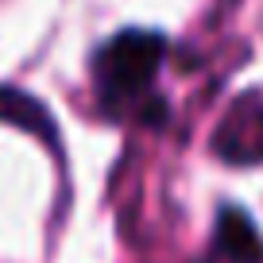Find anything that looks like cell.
<instances>
[{"label":"cell","instance_id":"6da1fadb","mask_svg":"<svg viewBox=\"0 0 263 263\" xmlns=\"http://www.w3.org/2000/svg\"><path fill=\"white\" fill-rule=\"evenodd\" d=\"M163 35L155 31H120L93 54V82L105 105H124L140 97L159 74Z\"/></svg>","mask_w":263,"mask_h":263},{"label":"cell","instance_id":"277c9868","mask_svg":"<svg viewBox=\"0 0 263 263\" xmlns=\"http://www.w3.org/2000/svg\"><path fill=\"white\" fill-rule=\"evenodd\" d=\"M217 236H221V248L232 255V259L259 263L263 244H259V236H255L252 221H248L240 209H224V213H221V229H217Z\"/></svg>","mask_w":263,"mask_h":263},{"label":"cell","instance_id":"7a4b0ae2","mask_svg":"<svg viewBox=\"0 0 263 263\" xmlns=\"http://www.w3.org/2000/svg\"><path fill=\"white\" fill-rule=\"evenodd\" d=\"M217 155L232 159V163H252L263 159V108L244 101L229 112V120L217 132Z\"/></svg>","mask_w":263,"mask_h":263},{"label":"cell","instance_id":"3957f363","mask_svg":"<svg viewBox=\"0 0 263 263\" xmlns=\"http://www.w3.org/2000/svg\"><path fill=\"white\" fill-rule=\"evenodd\" d=\"M0 120L16 124V128L31 132V136H39V140L50 143V147L58 143L54 116H50L35 97H27V93H20V89H8V85H0Z\"/></svg>","mask_w":263,"mask_h":263}]
</instances>
